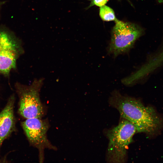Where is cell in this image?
I'll return each mask as SVG.
<instances>
[{
	"mask_svg": "<svg viewBox=\"0 0 163 163\" xmlns=\"http://www.w3.org/2000/svg\"><path fill=\"white\" fill-rule=\"evenodd\" d=\"M136 129L130 122L123 119L116 126L109 130L107 136L109 140L106 158L109 163L125 162L127 149L133 141Z\"/></svg>",
	"mask_w": 163,
	"mask_h": 163,
	"instance_id": "obj_2",
	"label": "cell"
},
{
	"mask_svg": "<svg viewBox=\"0 0 163 163\" xmlns=\"http://www.w3.org/2000/svg\"><path fill=\"white\" fill-rule=\"evenodd\" d=\"M115 21L108 52L116 57L128 52L142 35L143 30L134 23L124 22L117 19Z\"/></svg>",
	"mask_w": 163,
	"mask_h": 163,
	"instance_id": "obj_3",
	"label": "cell"
},
{
	"mask_svg": "<svg viewBox=\"0 0 163 163\" xmlns=\"http://www.w3.org/2000/svg\"><path fill=\"white\" fill-rule=\"evenodd\" d=\"M158 2L160 3H163V0H159Z\"/></svg>",
	"mask_w": 163,
	"mask_h": 163,
	"instance_id": "obj_12",
	"label": "cell"
},
{
	"mask_svg": "<svg viewBox=\"0 0 163 163\" xmlns=\"http://www.w3.org/2000/svg\"><path fill=\"white\" fill-rule=\"evenodd\" d=\"M18 43L8 31L0 29V71L5 75L16 67Z\"/></svg>",
	"mask_w": 163,
	"mask_h": 163,
	"instance_id": "obj_5",
	"label": "cell"
},
{
	"mask_svg": "<svg viewBox=\"0 0 163 163\" xmlns=\"http://www.w3.org/2000/svg\"><path fill=\"white\" fill-rule=\"evenodd\" d=\"M109 103L118 111L122 118L134 126L137 132L152 134L163 126V120L154 108L145 106L135 98L115 91L111 94Z\"/></svg>",
	"mask_w": 163,
	"mask_h": 163,
	"instance_id": "obj_1",
	"label": "cell"
},
{
	"mask_svg": "<svg viewBox=\"0 0 163 163\" xmlns=\"http://www.w3.org/2000/svg\"><path fill=\"white\" fill-rule=\"evenodd\" d=\"M43 78L34 80L29 86H23L18 90V112L26 119L41 118L43 114L40 93L43 84Z\"/></svg>",
	"mask_w": 163,
	"mask_h": 163,
	"instance_id": "obj_4",
	"label": "cell"
},
{
	"mask_svg": "<svg viewBox=\"0 0 163 163\" xmlns=\"http://www.w3.org/2000/svg\"><path fill=\"white\" fill-rule=\"evenodd\" d=\"M91 2L90 5L87 8L88 9L94 5L99 7L102 6L107 3L108 0H88Z\"/></svg>",
	"mask_w": 163,
	"mask_h": 163,
	"instance_id": "obj_10",
	"label": "cell"
},
{
	"mask_svg": "<svg viewBox=\"0 0 163 163\" xmlns=\"http://www.w3.org/2000/svg\"><path fill=\"white\" fill-rule=\"evenodd\" d=\"M99 15L101 19L105 21H115L117 19L113 10L105 5L100 7Z\"/></svg>",
	"mask_w": 163,
	"mask_h": 163,
	"instance_id": "obj_9",
	"label": "cell"
},
{
	"mask_svg": "<svg viewBox=\"0 0 163 163\" xmlns=\"http://www.w3.org/2000/svg\"><path fill=\"white\" fill-rule=\"evenodd\" d=\"M15 98L11 96L0 113V149L4 141L15 129V119L14 109Z\"/></svg>",
	"mask_w": 163,
	"mask_h": 163,
	"instance_id": "obj_7",
	"label": "cell"
},
{
	"mask_svg": "<svg viewBox=\"0 0 163 163\" xmlns=\"http://www.w3.org/2000/svg\"><path fill=\"white\" fill-rule=\"evenodd\" d=\"M163 64V50L150 59L145 64L146 69L152 72Z\"/></svg>",
	"mask_w": 163,
	"mask_h": 163,
	"instance_id": "obj_8",
	"label": "cell"
},
{
	"mask_svg": "<svg viewBox=\"0 0 163 163\" xmlns=\"http://www.w3.org/2000/svg\"><path fill=\"white\" fill-rule=\"evenodd\" d=\"M41 118L27 119L21 125L30 142L39 148L52 146L47 138L49 126L47 122Z\"/></svg>",
	"mask_w": 163,
	"mask_h": 163,
	"instance_id": "obj_6",
	"label": "cell"
},
{
	"mask_svg": "<svg viewBox=\"0 0 163 163\" xmlns=\"http://www.w3.org/2000/svg\"><path fill=\"white\" fill-rule=\"evenodd\" d=\"M5 2L0 1V10L2 6L4 4Z\"/></svg>",
	"mask_w": 163,
	"mask_h": 163,
	"instance_id": "obj_11",
	"label": "cell"
}]
</instances>
